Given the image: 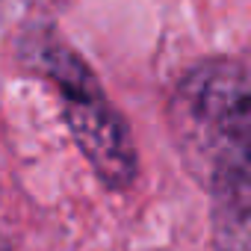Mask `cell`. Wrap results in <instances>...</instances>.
Returning a JSON list of instances; mask_svg holds the SVG:
<instances>
[{"instance_id": "obj_1", "label": "cell", "mask_w": 251, "mask_h": 251, "mask_svg": "<svg viewBox=\"0 0 251 251\" xmlns=\"http://www.w3.org/2000/svg\"><path fill=\"white\" fill-rule=\"evenodd\" d=\"M172 133L186 169L207 186L251 175V86L242 62L210 59L175 89Z\"/></svg>"}, {"instance_id": "obj_2", "label": "cell", "mask_w": 251, "mask_h": 251, "mask_svg": "<svg viewBox=\"0 0 251 251\" xmlns=\"http://www.w3.org/2000/svg\"><path fill=\"white\" fill-rule=\"evenodd\" d=\"M27 59L56 86L68 130L95 175L109 189L130 186L136 177V148L127 124L106 100L95 71L48 30H39L27 42Z\"/></svg>"}, {"instance_id": "obj_3", "label": "cell", "mask_w": 251, "mask_h": 251, "mask_svg": "<svg viewBox=\"0 0 251 251\" xmlns=\"http://www.w3.org/2000/svg\"><path fill=\"white\" fill-rule=\"evenodd\" d=\"M210 189L216 201V251H251V175L219 180Z\"/></svg>"}, {"instance_id": "obj_4", "label": "cell", "mask_w": 251, "mask_h": 251, "mask_svg": "<svg viewBox=\"0 0 251 251\" xmlns=\"http://www.w3.org/2000/svg\"><path fill=\"white\" fill-rule=\"evenodd\" d=\"M0 251H6V245H3V236H0Z\"/></svg>"}]
</instances>
